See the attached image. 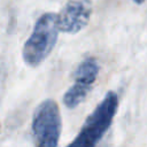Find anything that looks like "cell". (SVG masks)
<instances>
[{
	"label": "cell",
	"instance_id": "cell-5",
	"mask_svg": "<svg viewBox=\"0 0 147 147\" xmlns=\"http://www.w3.org/2000/svg\"><path fill=\"white\" fill-rule=\"evenodd\" d=\"M99 63L94 57L85 59L76 69L74 74L75 82L92 86L99 74Z\"/></svg>",
	"mask_w": 147,
	"mask_h": 147
},
{
	"label": "cell",
	"instance_id": "cell-1",
	"mask_svg": "<svg viewBox=\"0 0 147 147\" xmlns=\"http://www.w3.org/2000/svg\"><path fill=\"white\" fill-rule=\"evenodd\" d=\"M117 107L118 96L115 92L109 91L86 118L80 131L70 145L82 147H93L98 145L111 125Z\"/></svg>",
	"mask_w": 147,
	"mask_h": 147
},
{
	"label": "cell",
	"instance_id": "cell-6",
	"mask_svg": "<svg viewBox=\"0 0 147 147\" xmlns=\"http://www.w3.org/2000/svg\"><path fill=\"white\" fill-rule=\"evenodd\" d=\"M92 86L75 82L63 95V103L65 105L67 108H70V109L76 108L79 103H82L85 100Z\"/></svg>",
	"mask_w": 147,
	"mask_h": 147
},
{
	"label": "cell",
	"instance_id": "cell-4",
	"mask_svg": "<svg viewBox=\"0 0 147 147\" xmlns=\"http://www.w3.org/2000/svg\"><path fill=\"white\" fill-rule=\"evenodd\" d=\"M92 5L90 0H70L56 15L59 31L77 33L90 22Z\"/></svg>",
	"mask_w": 147,
	"mask_h": 147
},
{
	"label": "cell",
	"instance_id": "cell-7",
	"mask_svg": "<svg viewBox=\"0 0 147 147\" xmlns=\"http://www.w3.org/2000/svg\"><path fill=\"white\" fill-rule=\"evenodd\" d=\"M133 2H136V3H142L145 0H132Z\"/></svg>",
	"mask_w": 147,
	"mask_h": 147
},
{
	"label": "cell",
	"instance_id": "cell-2",
	"mask_svg": "<svg viewBox=\"0 0 147 147\" xmlns=\"http://www.w3.org/2000/svg\"><path fill=\"white\" fill-rule=\"evenodd\" d=\"M57 33L56 14H42L23 46L22 55L24 62L30 67H38L53 51L57 40Z\"/></svg>",
	"mask_w": 147,
	"mask_h": 147
},
{
	"label": "cell",
	"instance_id": "cell-3",
	"mask_svg": "<svg viewBox=\"0 0 147 147\" xmlns=\"http://www.w3.org/2000/svg\"><path fill=\"white\" fill-rule=\"evenodd\" d=\"M62 121L57 103L47 99L42 101L33 114L32 133L36 144L41 147H55L59 145Z\"/></svg>",
	"mask_w": 147,
	"mask_h": 147
}]
</instances>
